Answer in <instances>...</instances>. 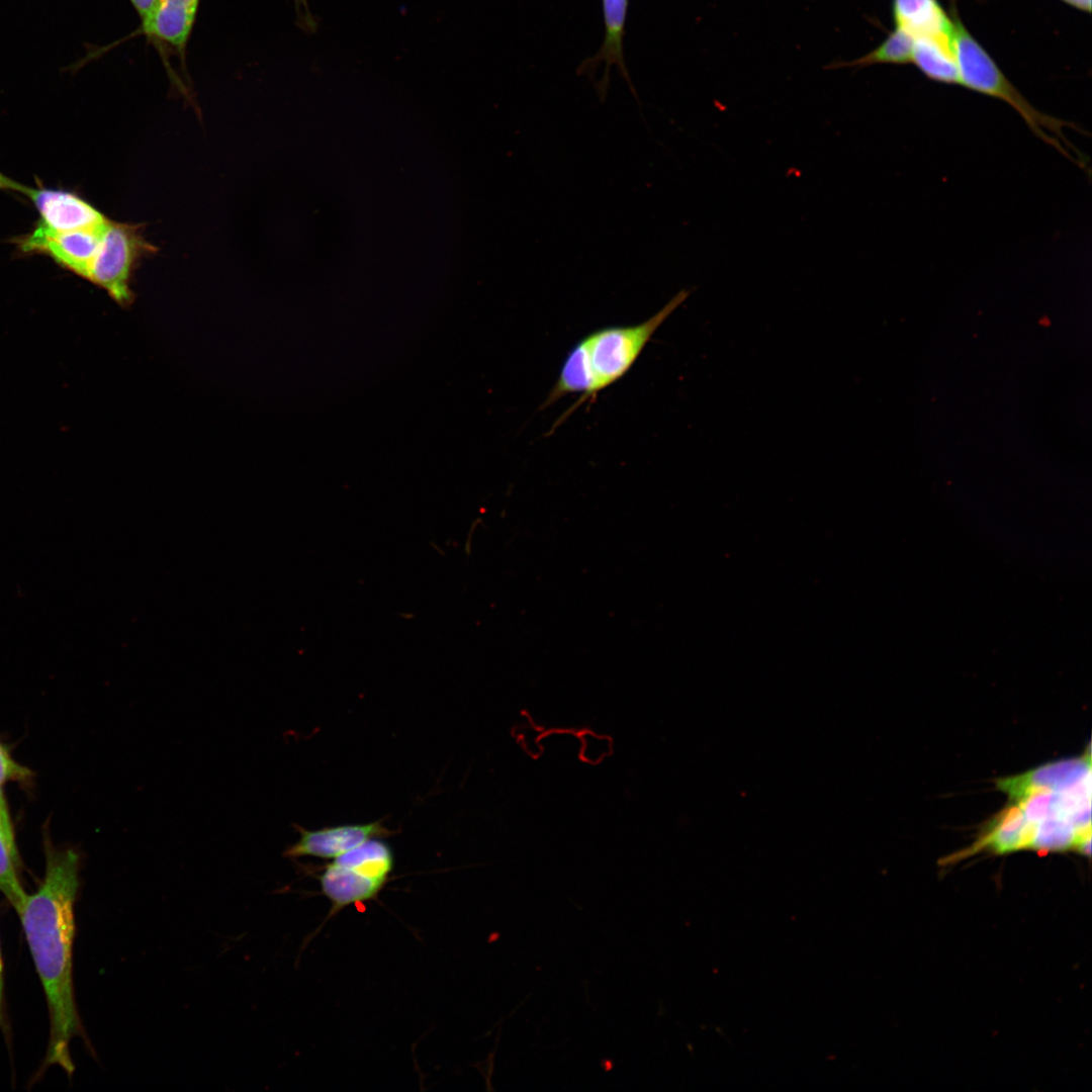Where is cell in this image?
<instances>
[{"label": "cell", "mask_w": 1092, "mask_h": 1092, "mask_svg": "<svg viewBox=\"0 0 1092 1092\" xmlns=\"http://www.w3.org/2000/svg\"><path fill=\"white\" fill-rule=\"evenodd\" d=\"M46 871L36 891L17 912L40 979L50 1018L47 1055L39 1069L59 1066L69 1077L74 1064L69 1044L82 1032L73 984L74 905L80 886V856L72 848L44 841Z\"/></svg>", "instance_id": "cell-1"}, {"label": "cell", "mask_w": 1092, "mask_h": 1092, "mask_svg": "<svg viewBox=\"0 0 1092 1092\" xmlns=\"http://www.w3.org/2000/svg\"><path fill=\"white\" fill-rule=\"evenodd\" d=\"M952 18V43L959 70L960 84L966 88L1000 99L1010 105L1025 121L1029 129L1042 142L1058 150L1082 169L1086 161L1081 152L1067 139L1064 128L1077 129V125L1037 110L999 69L990 55L969 32L957 14Z\"/></svg>", "instance_id": "cell-2"}, {"label": "cell", "mask_w": 1092, "mask_h": 1092, "mask_svg": "<svg viewBox=\"0 0 1092 1092\" xmlns=\"http://www.w3.org/2000/svg\"><path fill=\"white\" fill-rule=\"evenodd\" d=\"M690 294L691 290H680L641 324L604 328L579 341L590 376L592 397L625 376L657 329Z\"/></svg>", "instance_id": "cell-3"}, {"label": "cell", "mask_w": 1092, "mask_h": 1092, "mask_svg": "<svg viewBox=\"0 0 1092 1092\" xmlns=\"http://www.w3.org/2000/svg\"><path fill=\"white\" fill-rule=\"evenodd\" d=\"M393 864L389 845L374 837L335 857L318 877L333 913L374 899L385 886Z\"/></svg>", "instance_id": "cell-4"}, {"label": "cell", "mask_w": 1092, "mask_h": 1092, "mask_svg": "<svg viewBox=\"0 0 1092 1092\" xmlns=\"http://www.w3.org/2000/svg\"><path fill=\"white\" fill-rule=\"evenodd\" d=\"M153 249L136 225L107 220L86 279L103 288L119 304H127L131 299V270Z\"/></svg>", "instance_id": "cell-5"}, {"label": "cell", "mask_w": 1092, "mask_h": 1092, "mask_svg": "<svg viewBox=\"0 0 1092 1092\" xmlns=\"http://www.w3.org/2000/svg\"><path fill=\"white\" fill-rule=\"evenodd\" d=\"M0 189L26 196L39 212L36 229L48 233L69 232L99 225L107 218L79 195L61 189L31 188L0 173Z\"/></svg>", "instance_id": "cell-6"}, {"label": "cell", "mask_w": 1092, "mask_h": 1092, "mask_svg": "<svg viewBox=\"0 0 1092 1092\" xmlns=\"http://www.w3.org/2000/svg\"><path fill=\"white\" fill-rule=\"evenodd\" d=\"M107 220L93 228L61 233H48L34 228L31 233L18 238L16 243L22 253L44 254L61 267L86 279Z\"/></svg>", "instance_id": "cell-7"}, {"label": "cell", "mask_w": 1092, "mask_h": 1092, "mask_svg": "<svg viewBox=\"0 0 1092 1092\" xmlns=\"http://www.w3.org/2000/svg\"><path fill=\"white\" fill-rule=\"evenodd\" d=\"M300 838L289 846L284 855L290 858L316 856L335 858L364 841L385 834L380 822L325 827L317 830L298 828Z\"/></svg>", "instance_id": "cell-8"}, {"label": "cell", "mask_w": 1092, "mask_h": 1092, "mask_svg": "<svg viewBox=\"0 0 1092 1092\" xmlns=\"http://www.w3.org/2000/svg\"><path fill=\"white\" fill-rule=\"evenodd\" d=\"M996 784L1010 798L1030 788L1069 791L1091 785L1090 751L1078 758L1048 763L1019 776L999 779Z\"/></svg>", "instance_id": "cell-9"}, {"label": "cell", "mask_w": 1092, "mask_h": 1092, "mask_svg": "<svg viewBox=\"0 0 1092 1092\" xmlns=\"http://www.w3.org/2000/svg\"><path fill=\"white\" fill-rule=\"evenodd\" d=\"M200 0H156L141 32L168 43L184 58Z\"/></svg>", "instance_id": "cell-10"}, {"label": "cell", "mask_w": 1092, "mask_h": 1092, "mask_svg": "<svg viewBox=\"0 0 1092 1092\" xmlns=\"http://www.w3.org/2000/svg\"><path fill=\"white\" fill-rule=\"evenodd\" d=\"M1034 826L1020 808L1011 802L988 822L979 838L966 852L971 854L986 848L1002 854L1029 849Z\"/></svg>", "instance_id": "cell-11"}, {"label": "cell", "mask_w": 1092, "mask_h": 1092, "mask_svg": "<svg viewBox=\"0 0 1092 1092\" xmlns=\"http://www.w3.org/2000/svg\"><path fill=\"white\" fill-rule=\"evenodd\" d=\"M629 0H602L603 17L605 25L604 41L598 53L585 60L580 69L582 72H593L594 68L604 63V76L601 79L600 90L606 91L609 83V75L612 66H617L623 77L630 82L625 59H624V35L627 19Z\"/></svg>", "instance_id": "cell-12"}, {"label": "cell", "mask_w": 1092, "mask_h": 1092, "mask_svg": "<svg viewBox=\"0 0 1092 1092\" xmlns=\"http://www.w3.org/2000/svg\"><path fill=\"white\" fill-rule=\"evenodd\" d=\"M892 12L895 27L914 38L952 34V18L938 0H893Z\"/></svg>", "instance_id": "cell-13"}, {"label": "cell", "mask_w": 1092, "mask_h": 1092, "mask_svg": "<svg viewBox=\"0 0 1092 1092\" xmlns=\"http://www.w3.org/2000/svg\"><path fill=\"white\" fill-rule=\"evenodd\" d=\"M912 63L932 81L960 84L952 34L914 38Z\"/></svg>", "instance_id": "cell-14"}, {"label": "cell", "mask_w": 1092, "mask_h": 1092, "mask_svg": "<svg viewBox=\"0 0 1092 1092\" xmlns=\"http://www.w3.org/2000/svg\"><path fill=\"white\" fill-rule=\"evenodd\" d=\"M914 37L903 29L895 27L888 36L873 51L851 62L834 63L826 68L866 67L878 64L904 65L912 63Z\"/></svg>", "instance_id": "cell-15"}, {"label": "cell", "mask_w": 1092, "mask_h": 1092, "mask_svg": "<svg viewBox=\"0 0 1092 1092\" xmlns=\"http://www.w3.org/2000/svg\"><path fill=\"white\" fill-rule=\"evenodd\" d=\"M1090 833L1091 829L1080 830L1065 819H1045L1035 824L1029 849L1042 852L1075 849L1081 838Z\"/></svg>", "instance_id": "cell-16"}, {"label": "cell", "mask_w": 1092, "mask_h": 1092, "mask_svg": "<svg viewBox=\"0 0 1092 1092\" xmlns=\"http://www.w3.org/2000/svg\"><path fill=\"white\" fill-rule=\"evenodd\" d=\"M19 854L10 848L0 833V892L16 913L27 895L19 879Z\"/></svg>", "instance_id": "cell-17"}, {"label": "cell", "mask_w": 1092, "mask_h": 1092, "mask_svg": "<svg viewBox=\"0 0 1092 1092\" xmlns=\"http://www.w3.org/2000/svg\"><path fill=\"white\" fill-rule=\"evenodd\" d=\"M576 747L581 761L596 765L606 760L613 753L614 742L607 734L584 730L576 735Z\"/></svg>", "instance_id": "cell-18"}, {"label": "cell", "mask_w": 1092, "mask_h": 1092, "mask_svg": "<svg viewBox=\"0 0 1092 1092\" xmlns=\"http://www.w3.org/2000/svg\"><path fill=\"white\" fill-rule=\"evenodd\" d=\"M33 772L18 763L10 754L7 746L0 741V786L7 782L27 783Z\"/></svg>", "instance_id": "cell-19"}, {"label": "cell", "mask_w": 1092, "mask_h": 1092, "mask_svg": "<svg viewBox=\"0 0 1092 1092\" xmlns=\"http://www.w3.org/2000/svg\"><path fill=\"white\" fill-rule=\"evenodd\" d=\"M546 734L541 727L530 720L523 721L518 725V742L524 750L536 756L543 751Z\"/></svg>", "instance_id": "cell-20"}, {"label": "cell", "mask_w": 1092, "mask_h": 1092, "mask_svg": "<svg viewBox=\"0 0 1092 1092\" xmlns=\"http://www.w3.org/2000/svg\"><path fill=\"white\" fill-rule=\"evenodd\" d=\"M0 833L2 834V836L4 837V839L8 843V845L10 846V848L15 853H18V849H17V845H16V841H15L14 828H13V824H12L11 816H10V812H9V807H8L7 801L5 799V796L3 794V791L1 789V786H0Z\"/></svg>", "instance_id": "cell-21"}, {"label": "cell", "mask_w": 1092, "mask_h": 1092, "mask_svg": "<svg viewBox=\"0 0 1092 1092\" xmlns=\"http://www.w3.org/2000/svg\"><path fill=\"white\" fill-rule=\"evenodd\" d=\"M136 13L140 16L141 21H144L152 11L156 0H129Z\"/></svg>", "instance_id": "cell-22"}, {"label": "cell", "mask_w": 1092, "mask_h": 1092, "mask_svg": "<svg viewBox=\"0 0 1092 1092\" xmlns=\"http://www.w3.org/2000/svg\"><path fill=\"white\" fill-rule=\"evenodd\" d=\"M294 3L300 20L304 21L307 27H313L314 22L308 9L307 0H294Z\"/></svg>", "instance_id": "cell-23"}, {"label": "cell", "mask_w": 1092, "mask_h": 1092, "mask_svg": "<svg viewBox=\"0 0 1092 1092\" xmlns=\"http://www.w3.org/2000/svg\"><path fill=\"white\" fill-rule=\"evenodd\" d=\"M3 990H4V972H3V961H2L1 946H0V1026L2 1028H4V1026H5L4 1017H3Z\"/></svg>", "instance_id": "cell-24"}, {"label": "cell", "mask_w": 1092, "mask_h": 1092, "mask_svg": "<svg viewBox=\"0 0 1092 1092\" xmlns=\"http://www.w3.org/2000/svg\"><path fill=\"white\" fill-rule=\"evenodd\" d=\"M1069 5L1076 7L1077 9L1090 12L1091 0H1062Z\"/></svg>", "instance_id": "cell-25"}]
</instances>
